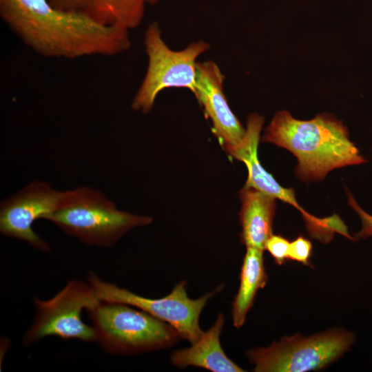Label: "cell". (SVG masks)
I'll list each match as a JSON object with an SVG mask.
<instances>
[{
  "instance_id": "cell-1",
  "label": "cell",
  "mask_w": 372,
  "mask_h": 372,
  "mask_svg": "<svg viewBox=\"0 0 372 372\" xmlns=\"http://www.w3.org/2000/svg\"><path fill=\"white\" fill-rule=\"evenodd\" d=\"M0 17L25 45L46 58L112 56L131 47L129 30L101 25L84 11L61 10L48 0H0Z\"/></svg>"
},
{
  "instance_id": "cell-2",
  "label": "cell",
  "mask_w": 372,
  "mask_h": 372,
  "mask_svg": "<svg viewBox=\"0 0 372 372\" xmlns=\"http://www.w3.org/2000/svg\"><path fill=\"white\" fill-rule=\"evenodd\" d=\"M262 141L293 153L298 159L296 174L306 181L322 180L333 169L366 162L351 141L346 126L327 113L304 121L288 111H278Z\"/></svg>"
},
{
  "instance_id": "cell-3",
  "label": "cell",
  "mask_w": 372,
  "mask_h": 372,
  "mask_svg": "<svg viewBox=\"0 0 372 372\" xmlns=\"http://www.w3.org/2000/svg\"><path fill=\"white\" fill-rule=\"evenodd\" d=\"M45 220L83 243L103 247L152 222L151 217L118 209L102 192L87 186L65 191L59 208Z\"/></svg>"
},
{
  "instance_id": "cell-4",
  "label": "cell",
  "mask_w": 372,
  "mask_h": 372,
  "mask_svg": "<svg viewBox=\"0 0 372 372\" xmlns=\"http://www.w3.org/2000/svg\"><path fill=\"white\" fill-rule=\"evenodd\" d=\"M87 312L95 342L107 353L134 355L161 350L181 338L167 323L127 304L101 300Z\"/></svg>"
},
{
  "instance_id": "cell-5",
  "label": "cell",
  "mask_w": 372,
  "mask_h": 372,
  "mask_svg": "<svg viewBox=\"0 0 372 372\" xmlns=\"http://www.w3.org/2000/svg\"><path fill=\"white\" fill-rule=\"evenodd\" d=\"M144 45L148 65L132 103L134 110L147 114L158 94L168 87L187 88L195 94L196 60L209 48L207 43L192 42L183 50H172L163 40L159 25L154 21L145 30Z\"/></svg>"
},
{
  "instance_id": "cell-6",
  "label": "cell",
  "mask_w": 372,
  "mask_h": 372,
  "mask_svg": "<svg viewBox=\"0 0 372 372\" xmlns=\"http://www.w3.org/2000/svg\"><path fill=\"white\" fill-rule=\"evenodd\" d=\"M355 340L352 333L333 329L304 337H283L268 347L247 352L256 372H304L320 370L339 358Z\"/></svg>"
},
{
  "instance_id": "cell-7",
  "label": "cell",
  "mask_w": 372,
  "mask_h": 372,
  "mask_svg": "<svg viewBox=\"0 0 372 372\" xmlns=\"http://www.w3.org/2000/svg\"><path fill=\"white\" fill-rule=\"evenodd\" d=\"M87 280L101 300L125 303L141 309L174 327L190 344L196 342L203 331L199 319L207 302L225 287L222 283L214 291L192 299L187 292V282L181 280L166 296L149 298L105 282L92 271L88 272Z\"/></svg>"
},
{
  "instance_id": "cell-8",
  "label": "cell",
  "mask_w": 372,
  "mask_h": 372,
  "mask_svg": "<svg viewBox=\"0 0 372 372\" xmlns=\"http://www.w3.org/2000/svg\"><path fill=\"white\" fill-rule=\"evenodd\" d=\"M101 300L87 282L72 280L52 298H34L35 316L22 340L28 347L50 336L61 339H76L93 342L96 335L92 326L85 324L81 314L96 306Z\"/></svg>"
},
{
  "instance_id": "cell-9",
  "label": "cell",
  "mask_w": 372,
  "mask_h": 372,
  "mask_svg": "<svg viewBox=\"0 0 372 372\" xmlns=\"http://www.w3.org/2000/svg\"><path fill=\"white\" fill-rule=\"evenodd\" d=\"M65 191L53 189L48 183L34 180L0 205V232L19 239L44 252L51 248L32 229L38 219L46 218L60 206Z\"/></svg>"
},
{
  "instance_id": "cell-10",
  "label": "cell",
  "mask_w": 372,
  "mask_h": 372,
  "mask_svg": "<svg viewBox=\"0 0 372 372\" xmlns=\"http://www.w3.org/2000/svg\"><path fill=\"white\" fill-rule=\"evenodd\" d=\"M225 76L211 61L196 64L195 96L211 121L213 132L229 154L243 143L246 130L228 105L223 91Z\"/></svg>"
},
{
  "instance_id": "cell-11",
  "label": "cell",
  "mask_w": 372,
  "mask_h": 372,
  "mask_svg": "<svg viewBox=\"0 0 372 372\" xmlns=\"http://www.w3.org/2000/svg\"><path fill=\"white\" fill-rule=\"evenodd\" d=\"M264 121V117L256 113L249 114L242 144L229 154L231 157L243 162L247 168L248 176L245 187L254 188L294 206L301 211L309 224L311 223L313 227L320 226L323 219H318L305 211L298 205L294 190L281 186L260 164L258 157V146Z\"/></svg>"
},
{
  "instance_id": "cell-12",
  "label": "cell",
  "mask_w": 372,
  "mask_h": 372,
  "mask_svg": "<svg viewBox=\"0 0 372 372\" xmlns=\"http://www.w3.org/2000/svg\"><path fill=\"white\" fill-rule=\"evenodd\" d=\"M225 321V316L218 313L214 324L203 331L196 342L172 353V364L178 369L196 366L212 372L245 371L225 354L221 346L220 335Z\"/></svg>"
},
{
  "instance_id": "cell-13",
  "label": "cell",
  "mask_w": 372,
  "mask_h": 372,
  "mask_svg": "<svg viewBox=\"0 0 372 372\" xmlns=\"http://www.w3.org/2000/svg\"><path fill=\"white\" fill-rule=\"evenodd\" d=\"M242 202L240 222L241 241L247 247L262 251L273 234L276 198L252 187H245L240 192Z\"/></svg>"
},
{
  "instance_id": "cell-14",
  "label": "cell",
  "mask_w": 372,
  "mask_h": 372,
  "mask_svg": "<svg viewBox=\"0 0 372 372\" xmlns=\"http://www.w3.org/2000/svg\"><path fill=\"white\" fill-rule=\"evenodd\" d=\"M262 250L247 247L240 273V285L231 304L234 326L239 329L245 323L252 307L256 294L267 282Z\"/></svg>"
},
{
  "instance_id": "cell-15",
  "label": "cell",
  "mask_w": 372,
  "mask_h": 372,
  "mask_svg": "<svg viewBox=\"0 0 372 372\" xmlns=\"http://www.w3.org/2000/svg\"><path fill=\"white\" fill-rule=\"evenodd\" d=\"M146 0H88L84 12L97 23L127 30L138 27Z\"/></svg>"
},
{
  "instance_id": "cell-16",
  "label": "cell",
  "mask_w": 372,
  "mask_h": 372,
  "mask_svg": "<svg viewBox=\"0 0 372 372\" xmlns=\"http://www.w3.org/2000/svg\"><path fill=\"white\" fill-rule=\"evenodd\" d=\"M312 251L311 242L304 237L300 236L290 242L288 250V260L310 265L309 258Z\"/></svg>"
},
{
  "instance_id": "cell-17",
  "label": "cell",
  "mask_w": 372,
  "mask_h": 372,
  "mask_svg": "<svg viewBox=\"0 0 372 372\" xmlns=\"http://www.w3.org/2000/svg\"><path fill=\"white\" fill-rule=\"evenodd\" d=\"M290 242L280 235L272 234L267 240L265 250L269 251L275 262L282 265L288 260V250Z\"/></svg>"
},
{
  "instance_id": "cell-18",
  "label": "cell",
  "mask_w": 372,
  "mask_h": 372,
  "mask_svg": "<svg viewBox=\"0 0 372 372\" xmlns=\"http://www.w3.org/2000/svg\"><path fill=\"white\" fill-rule=\"evenodd\" d=\"M349 203L358 214L362 221V229L358 234V236L362 238L372 236V216L365 212L351 196H349Z\"/></svg>"
},
{
  "instance_id": "cell-19",
  "label": "cell",
  "mask_w": 372,
  "mask_h": 372,
  "mask_svg": "<svg viewBox=\"0 0 372 372\" xmlns=\"http://www.w3.org/2000/svg\"><path fill=\"white\" fill-rule=\"evenodd\" d=\"M54 7L74 11H83L88 0H48Z\"/></svg>"
},
{
  "instance_id": "cell-20",
  "label": "cell",
  "mask_w": 372,
  "mask_h": 372,
  "mask_svg": "<svg viewBox=\"0 0 372 372\" xmlns=\"http://www.w3.org/2000/svg\"><path fill=\"white\" fill-rule=\"evenodd\" d=\"M160 0H146L147 3H149L150 5H154L156 3H158Z\"/></svg>"
}]
</instances>
